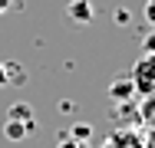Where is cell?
Returning a JSON list of instances; mask_svg holds the SVG:
<instances>
[{
    "label": "cell",
    "mask_w": 155,
    "mask_h": 148,
    "mask_svg": "<svg viewBox=\"0 0 155 148\" xmlns=\"http://www.w3.org/2000/svg\"><path fill=\"white\" fill-rule=\"evenodd\" d=\"M132 86L139 95H145V99H152L155 95V56H142L135 66H132Z\"/></svg>",
    "instance_id": "cell-1"
},
{
    "label": "cell",
    "mask_w": 155,
    "mask_h": 148,
    "mask_svg": "<svg viewBox=\"0 0 155 148\" xmlns=\"http://www.w3.org/2000/svg\"><path fill=\"white\" fill-rule=\"evenodd\" d=\"M66 17H69L73 23H83V27H86V23H93V20H96V10H93L89 0H73V3L66 7Z\"/></svg>",
    "instance_id": "cell-2"
},
{
    "label": "cell",
    "mask_w": 155,
    "mask_h": 148,
    "mask_svg": "<svg viewBox=\"0 0 155 148\" xmlns=\"http://www.w3.org/2000/svg\"><path fill=\"white\" fill-rule=\"evenodd\" d=\"M36 132V122H17V118H7L3 122V135L10 142H20V138H30Z\"/></svg>",
    "instance_id": "cell-3"
},
{
    "label": "cell",
    "mask_w": 155,
    "mask_h": 148,
    "mask_svg": "<svg viewBox=\"0 0 155 148\" xmlns=\"http://www.w3.org/2000/svg\"><path fill=\"white\" fill-rule=\"evenodd\" d=\"M109 95H112V102H129L132 95H135V86H132V79L125 76V79H112V86H109Z\"/></svg>",
    "instance_id": "cell-4"
},
{
    "label": "cell",
    "mask_w": 155,
    "mask_h": 148,
    "mask_svg": "<svg viewBox=\"0 0 155 148\" xmlns=\"http://www.w3.org/2000/svg\"><path fill=\"white\" fill-rule=\"evenodd\" d=\"M7 118H17V122H36V118H33V105H30V102H13L10 112H7Z\"/></svg>",
    "instance_id": "cell-5"
},
{
    "label": "cell",
    "mask_w": 155,
    "mask_h": 148,
    "mask_svg": "<svg viewBox=\"0 0 155 148\" xmlns=\"http://www.w3.org/2000/svg\"><path fill=\"white\" fill-rule=\"evenodd\" d=\"M3 72H7V82H17V86L27 82V72H23L20 63H3Z\"/></svg>",
    "instance_id": "cell-6"
},
{
    "label": "cell",
    "mask_w": 155,
    "mask_h": 148,
    "mask_svg": "<svg viewBox=\"0 0 155 148\" xmlns=\"http://www.w3.org/2000/svg\"><path fill=\"white\" fill-rule=\"evenodd\" d=\"M142 17H145V23L155 30V0H145V7H142Z\"/></svg>",
    "instance_id": "cell-7"
},
{
    "label": "cell",
    "mask_w": 155,
    "mask_h": 148,
    "mask_svg": "<svg viewBox=\"0 0 155 148\" xmlns=\"http://www.w3.org/2000/svg\"><path fill=\"white\" fill-rule=\"evenodd\" d=\"M112 20H116L119 27H129V20H132V17H129V10H125V7H116V10H112Z\"/></svg>",
    "instance_id": "cell-8"
},
{
    "label": "cell",
    "mask_w": 155,
    "mask_h": 148,
    "mask_svg": "<svg viewBox=\"0 0 155 148\" xmlns=\"http://www.w3.org/2000/svg\"><path fill=\"white\" fill-rule=\"evenodd\" d=\"M142 56H155V30L142 40Z\"/></svg>",
    "instance_id": "cell-9"
},
{
    "label": "cell",
    "mask_w": 155,
    "mask_h": 148,
    "mask_svg": "<svg viewBox=\"0 0 155 148\" xmlns=\"http://www.w3.org/2000/svg\"><path fill=\"white\" fill-rule=\"evenodd\" d=\"M73 138H76V142H89V125H83V122L73 125Z\"/></svg>",
    "instance_id": "cell-10"
},
{
    "label": "cell",
    "mask_w": 155,
    "mask_h": 148,
    "mask_svg": "<svg viewBox=\"0 0 155 148\" xmlns=\"http://www.w3.org/2000/svg\"><path fill=\"white\" fill-rule=\"evenodd\" d=\"M60 148H93V145H89V142H76V138H63Z\"/></svg>",
    "instance_id": "cell-11"
},
{
    "label": "cell",
    "mask_w": 155,
    "mask_h": 148,
    "mask_svg": "<svg viewBox=\"0 0 155 148\" xmlns=\"http://www.w3.org/2000/svg\"><path fill=\"white\" fill-rule=\"evenodd\" d=\"M0 86H10L7 82V72H3V63H0Z\"/></svg>",
    "instance_id": "cell-12"
},
{
    "label": "cell",
    "mask_w": 155,
    "mask_h": 148,
    "mask_svg": "<svg viewBox=\"0 0 155 148\" xmlns=\"http://www.w3.org/2000/svg\"><path fill=\"white\" fill-rule=\"evenodd\" d=\"M3 7H7V0H0V10H3Z\"/></svg>",
    "instance_id": "cell-13"
}]
</instances>
